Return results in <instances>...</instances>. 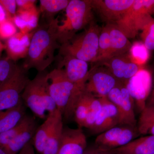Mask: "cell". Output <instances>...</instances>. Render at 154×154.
Masks as SVG:
<instances>
[{
  "mask_svg": "<svg viewBox=\"0 0 154 154\" xmlns=\"http://www.w3.org/2000/svg\"><path fill=\"white\" fill-rule=\"evenodd\" d=\"M59 23L58 19H54L34 30L22 66L26 70L35 69L38 72L44 71L54 60V53L59 47L57 36Z\"/></svg>",
  "mask_w": 154,
  "mask_h": 154,
  "instance_id": "obj_1",
  "label": "cell"
},
{
  "mask_svg": "<svg viewBox=\"0 0 154 154\" xmlns=\"http://www.w3.org/2000/svg\"><path fill=\"white\" fill-rule=\"evenodd\" d=\"M49 90L57 108L66 119L73 116L76 103L85 90V85L72 82L63 68H57L48 73Z\"/></svg>",
  "mask_w": 154,
  "mask_h": 154,
  "instance_id": "obj_2",
  "label": "cell"
},
{
  "mask_svg": "<svg viewBox=\"0 0 154 154\" xmlns=\"http://www.w3.org/2000/svg\"><path fill=\"white\" fill-rule=\"evenodd\" d=\"M48 73L45 71L38 72L28 82L22 95L25 105L42 119H46L57 109L50 94Z\"/></svg>",
  "mask_w": 154,
  "mask_h": 154,
  "instance_id": "obj_3",
  "label": "cell"
},
{
  "mask_svg": "<svg viewBox=\"0 0 154 154\" xmlns=\"http://www.w3.org/2000/svg\"><path fill=\"white\" fill-rule=\"evenodd\" d=\"M65 10V18L61 24L59 23L57 30L58 41L61 45L73 38L94 19L91 0H70Z\"/></svg>",
  "mask_w": 154,
  "mask_h": 154,
  "instance_id": "obj_4",
  "label": "cell"
},
{
  "mask_svg": "<svg viewBox=\"0 0 154 154\" xmlns=\"http://www.w3.org/2000/svg\"><path fill=\"white\" fill-rule=\"evenodd\" d=\"M88 26L82 33L61 45V55L71 56L88 63H95L102 28L94 21Z\"/></svg>",
  "mask_w": 154,
  "mask_h": 154,
  "instance_id": "obj_5",
  "label": "cell"
},
{
  "mask_svg": "<svg viewBox=\"0 0 154 154\" xmlns=\"http://www.w3.org/2000/svg\"><path fill=\"white\" fill-rule=\"evenodd\" d=\"M30 80L27 70L16 65L8 78L0 86V111L14 108L23 101L22 94Z\"/></svg>",
  "mask_w": 154,
  "mask_h": 154,
  "instance_id": "obj_6",
  "label": "cell"
},
{
  "mask_svg": "<svg viewBox=\"0 0 154 154\" xmlns=\"http://www.w3.org/2000/svg\"><path fill=\"white\" fill-rule=\"evenodd\" d=\"M154 14V0H135L123 18L114 23L128 38H134L149 16Z\"/></svg>",
  "mask_w": 154,
  "mask_h": 154,
  "instance_id": "obj_7",
  "label": "cell"
},
{
  "mask_svg": "<svg viewBox=\"0 0 154 154\" xmlns=\"http://www.w3.org/2000/svg\"><path fill=\"white\" fill-rule=\"evenodd\" d=\"M139 135L137 126L119 125L99 134L95 140V147L112 150L129 143Z\"/></svg>",
  "mask_w": 154,
  "mask_h": 154,
  "instance_id": "obj_8",
  "label": "cell"
},
{
  "mask_svg": "<svg viewBox=\"0 0 154 154\" xmlns=\"http://www.w3.org/2000/svg\"><path fill=\"white\" fill-rule=\"evenodd\" d=\"M107 99L114 104L119 115V125L136 126L134 100L124 83L119 82L111 90Z\"/></svg>",
  "mask_w": 154,
  "mask_h": 154,
  "instance_id": "obj_9",
  "label": "cell"
},
{
  "mask_svg": "<svg viewBox=\"0 0 154 154\" xmlns=\"http://www.w3.org/2000/svg\"><path fill=\"white\" fill-rule=\"evenodd\" d=\"M119 82L107 69L97 65L90 70L85 91L96 98L106 97Z\"/></svg>",
  "mask_w": 154,
  "mask_h": 154,
  "instance_id": "obj_10",
  "label": "cell"
},
{
  "mask_svg": "<svg viewBox=\"0 0 154 154\" xmlns=\"http://www.w3.org/2000/svg\"><path fill=\"white\" fill-rule=\"evenodd\" d=\"M97 66H104L120 82L126 84L128 80L144 68L133 62L128 52L116 56L97 63Z\"/></svg>",
  "mask_w": 154,
  "mask_h": 154,
  "instance_id": "obj_11",
  "label": "cell"
},
{
  "mask_svg": "<svg viewBox=\"0 0 154 154\" xmlns=\"http://www.w3.org/2000/svg\"><path fill=\"white\" fill-rule=\"evenodd\" d=\"M125 85L137 110L141 112L146 107L152 88L151 73L144 68L128 80Z\"/></svg>",
  "mask_w": 154,
  "mask_h": 154,
  "instance_id": "obj_12",
  "label": "cell"
},
{
  "mask_svg": "<svg viewBox=\"0 0 154 154\" xmlns=\"http://www.w3.org/2000/svg\"><path fill=\"white\" fill-rule=\"evenodd\" d=\"M135 0H91L92 8L107 23H114L125 16Z\"/></svg>",
  "mask_w": 154,
  "mask_h": 154,
  "instance_id": "obj_13",
  "label": "cell"
},
{
  "mask_svg": "<svg viewBox=\"0 0 154 154\" xmlns=\"http://www.w3.org/2000/svg\"><path fill=\"white\" fill-rule=\"evenodd\" d=\"M87 146V138L82 128L63 127L57 154H84Z\"/></svg>",
  "mask_w": 154,
  "mask_h": 154,
  "instance_id": "obj_14",
  "label": "cell"
},
{
  "mask_svg": "<svg viewBox=\"0 0 154 154\" xmlns=\"http://www.w3.org/2000/svg\"><path fill=\"white\" fill-rule=\"evenodd\" d=\"M102 108L91 130L100 134L119 125V115L117 108L107 97L100 98Z\"/></svg>",
  "mask_w": 154,
  "mask_h": 154,
  "instance_id": "obj_15",
  "label": "cell"
},
{
  "mask_svg": "<svg viewBox=\"0 0 154 154\" xmlns=\"http://www.w3.org/2000/svg\"><path fill=\"white\" fill-rule=\"evenodd\" d=\"M60 66L63 69L66 75L73 83L80 85H85L89 76L88 63L69 55H63Z\"/></svg>",
  "mask_w": 154,
  "mask_h": 154,
  "instance_id": "obj_16",
  "label": "cell"
},
{
  "mask_svg": "<svg viewBox=\"0 0 154 154\" xmlns=\"http://www.w3.org/2000/svg\"><path fill=\"white\" fill-rule=\"evenodd\" d=\"M32 33H17L6 42L5 48L8 58L13 61L25 58L28 54Z\"/></svg>",
  "mask_w": 154,
  "mask_h": 154,
  "instance_id": "obj_17",
  "label": "cell"
},
{
  "mask_svg": "<svg viewBox=\"0 0 154 154\" xmlns=\"http://www.w3.org/2000/svg\"><path fill=\"white\" fill-rule=\"evenodd\" d=\"M62 116L57 109L54 113L49 114L44 122L37 128L33 139V143L34 148L39 154H42L44 151L49 135L59 119Z\"/></svg>",
  "mask_w": 154,
  "mask_h": 154,
  "instance_id": "obj_18",
  "label": "cell"
},
{
  "mask_svg": "<svg viewBox=\"0 0 154 154\" xmlns=\"http://www.w3.org/2000/svg\"><path fill=\"white\" fill-rule=\"evenodd\" d=\"M106 25L110 36V51L109 58L129 52L132 44L128 38L115 24L107 23Z\"/></svg>",
  "mask_w": 154,
  "mask_h": 154,
  "instance_id": "obj_19",
  "label": "cell"
},
{
  "mask_svg": "<svg viewBox=\"0 0 154 154\" xmlns=\"http://www.w3.org/2000/svg\"><path fill=\"white\" fill-rule=\"evenodd\" d=\"M116 154H151L154 153V136L135 139L125 145L112 150Z\"/></svg>",
  "mask_w": 154,
  "mask_h": 154,
  "instance_id": "obj_20",
  "label": "cell"
},
{
  "mask_svg": "<svg viewBox=\"0 0 154 154\" xmlns=\"http://www.w3.org/2000/svg\"><path fill=\"white\" fill-rule=\"evenodd\" d=\"M39 11L36 7L28 11L17 10L12 21L23 33H28L38 25Z\"/></svg>",
  "mask_w": 154,
  "mask_h": 154,
  "instance_id": "obj_21",
  "label": "cell"
},
{
  "mask_svg": "<svg viewBox=\"0 0 154 154\" xmlns=\"http://www.w3.org/2000/svg\"><path fill=\"white\" fill-rule=\"evenodd\" d=\"M25 115L23 101L14 108L0 111V134L17 125Z\"/></svg>",
  "mask_w": 154,
  "mask_h": 154,
  "instance_id": "obj_22",
  "label": "cell"
},
{
  "mask_svg": "<svg viewBox=\"0 0 154 154\" xmlns=\"http://www.w3.org/2000/svg\"><path fill=\"white\" fill-rule=\"evenodd\" d=\"M37 128L36 120L33 118L19 135L4 148L5 150L9 154H17L33 140Z\"/></svg>",
  "mask_w": 154,
  "mask_h": 154,
  "instance_id": "obj_23",
  "label": "cell"
},
{
  "mask_svg": "<svg viewBox=\"0 0 154 154\" xmlns=\"http://www.w3.org/2000/svg\"><path fill=\"white\" fill-rule=\"evenodd\" d=\"M137 126L140 134L154 136V106L146 107L140 112Z\"/></svg>",
  "mask_w": 154,
  "mask_h": 154,
  "instance_id": "obj_24",
  "label": "cell"
},
{
  "mask_svg": "<svg viewBox=\"0 0 154 154\" xmlns=\"http://www.w3.org/2000/svg\"><path fill=\"white\" fill-rule=\"evenodd\" d=\"M70 0H40L39 12L48 18V21L54 19L52 17L66 8Z\"/></svg>",
  "mask_w": 154,
  "mask_h": 154,
  "instance_id": "obj_25",
  "label": "cell"
},
{
  "mask_svg": "<svg viewBox=\"0 0 154 154\" xmlns=\"http://www.w3.org/2000/svg\"><path fill=\"white\" fill-rule=\"evenodd\" d=\"M62 116L59 119L48 137L42 154H57L63 130Z\"/></svg>",
  "mask_w": 154,
  "mask_h": 154,
  "instance_id": "obj_26",
  "label": "cell"
},
{
  "mask_svg": "<svg viewBox=\"0 0 154 154\" xmlns=\"http://www.w3.org/2000/svg\"><path fill=\"white\" fill-rule=\"evenodd\" d=\"M33 116L25 115L22 120L14 127L0 134V146L5 148L15 139L33 119Z\"/></svg>",
  "mask_w": 154,
  "mask_h": 154,
  "instance_id": "obj_27",
  "label": "cell"
},
{
  "mask_svg": "<svg viewBox=\"0 0 154 154\" xmlns=\"http://www.w3.org/2000/svg\"><path fill=\"white\" fill-rule=\"evenodd\" d=\"M87 94L88 112L84 127L91 130L94 126L96 119L100 113L102 104L100 98H96L89 93H87Z\"/></svg>",
  "mask_w": 154,
  "mask_h": 154,
  "instance_id": "obj_28",
  "label": "cell"
},
{
  "mask_svg": "<svg viewBox=\"0 0 154 154\" xmlns=\"http://www.w3.org/2000/svg\"><path fill=\"white\" fill-rule=\"evenodd\" d=\"M149 51L142 42H136L132 44L128 54L133 62L144 66L149 57Z\"/></svg>",
  "mask_w": 154,
  "mask_h": 154,
  "instance_id": "obj_29",
  "label": "cell"
},
{
  "mask_svg": "<svg viewBox=\"0 0 154 154\" xmlns=\"http://www.w3.org/2000/svg\"><path fill=\"white\" fill-rule=\"evenodd\" d=\"M88 112V94L85 90L79 97L74 111L75 121L79 128L84 127Z\"/></svg>",
  "mask_w": 154,
  "mask_h": 154,
  "instance_id": "obj_30",
  "label": "cell"
},
{
  "mask_svg": "<svg viewBox=\"0 0 154 154\" xmlns=\"http://www.w3.org/2000/svg\"><path fill=\"white\" fill-rule=\"evenodd\" d=\"M110 51V43L109 32L105 25L101 30L99 35L98 54L95 63L100 62L109 57Z\"/></svg>",
  "mask_w": 154,
  "mask_h": 154,
  "instance_id": "obj_31",
  "label": "cell"
},
{
  "mask_svg": "<svg viewBox=\"0 0 154 154\" xmlns=\"http://www.w3.org/2000/svg\"><path fill=\"white\" fill-rule=\"evenodd\" d=\"M141 42L149 51L154 50V19L149 15L141 30Z\"/></svg>",
  "mask_w": 154,
  "mask_h": 154,
  "instance_id": "obj_32",
  "label": "cell"
},
{
  "mask_svg": "<svg viewBox=\"0 0 154 154\" xmlns=\"http://www.w3.org/2000/svg\"><path fill=\"white\" fill-rule=\"evenodd\" d=\"M17 33L16 25L12 20L7 19L0 24V38L8 39Z\"/></svg>",
  "mask_w": 154,
  "mask_h": 154,
  "instance_id": "obj_33",
  "label": "cell"
},
{
  "mask_svg": "<svg viewBox=\"0 0 154 154\" xmlns=\"http://www.w3.org/2000/svg\"><path fill=\"white\" fill-rule=\"evenodd\" d=\"M16 65L8 57L0 60V86L8 78Z\"/></svg>",
  "mask_w": 154,
  "mask_h": 154,
  "instance_id": "obj_34",
  "label": "cell"
},
{
  "mask_svg": "<svg viewBox=\"0 0 154 154\" xmlns=\"http://www.w3.org/2000/svg\"><path fill=\"white\" fill-rule=\"evenodd\" d=\"M0 4L7 15V19H12L16 16L17 5L15 0H0Z\"/></svg>",
  "mask_w": 154,
  "mask_h": 154,
  "instance_id": "obj_35",
  "label": "cell"
},
{
  "mask_svg": "<svg viewBox=\"0 0 154 154\" xmlns=\"http://www.w3.org/2000/svg\"><path fill=\"white\" fill-rule=\"evenodd\" d=\"M36 2L33 0H17L16 3L18 10L28 11L36 7L35 3Z\"/></svg>",
  "mask_w": 154,
  "mask_h": 154,
  "instance_id": "obj_36",
  "label": "cell"
},
{
  "mask_svg": "<svg viewBox=\"0 0 154 154\" xmlns=\"http://www.w3.org/2000/svg\"><path fill=\"white\" fill-rule=\"evenodd\" d=\"M34 148L32 140L20 150L19 154H35Z\"/></svg>",
  "mask_w": 154,
  "mask_h": 154,
  "instance_id": "obj_37",
  "label": "cell"
},
{
  "mask_svg": "<svg viewBox=\"0 0 154 154\" xmlns=\"http://www.w3.org/2000/svg\"><path fill=\"white\" fill-rule=\"evenodd\" d=\"M154 106V80L153 86L152 88V91L146 103V107Z\"/></svg>",
  "mask_w": 154,
  "mask_h": 154,
  "instance_id": "obj_38",
  "label": "cell"
},
{
  "mask_svg": "<svg viewBox=\"0 0 154 154\" xmlns=\"http://www.w3.org/2000/svg\"><path fill=\"white\" fill-rule=\"evenodd\" d=\"M7 19V15H6L5 12L0 4V24Z\"/></svg>",
  "mask_w": 154,
  "mask_h": 154,
  "instance_id": "obj_39",
  "label": "cell"
},
{
  "mask_svg": "<svg viewBox=\"0 0 154 154\" xmlns=\"http://www.w3.org/2000/svg\"><path fill=\"white\" fill-rule=\"evenodd\" d=\"M95 151L94 154H116L112 151H102L98 149L95 147Z\"/></svg>",
  "mask_w": 154,
  "mask_h": 154,
  "instance_id": "obj_40",
  "label": "cell"
},
{
  "mask_svg": "<svg viewBox=\"0 0 154 154\" xmlns=\"http://www.w3.org/2000/svg\"><path fill=\"white\" fill-rule=\"evenodd\" d=\"M95 147L86 149L84 154H94L95 151Z\"/></svg>",
  "mask_w": 154,
  "mask_h": 154,
  "instance_id": "obj_41",
  "label": "cell"
},
{
  "mask_svg": "<svg viewBox=\"0 0 154 154\" xmlns=\"http://www.w3.org/2000/svg\"><path fill=\"white\" fill-rule=\"evenodd\" d=\"M0 154H9L3 147L0 146Z\"/></svg>",
  "mask_w": 154,
  "mask_h": 154,
  "instance_id": "obj_42",
  "label": "cell"
},
{
  "mask_svg": "<svg viewBox=\"0 0 154 154\" xmlns=\"http://www.w3.org/2000/svg\"><path fill=\"white\" fill-rule=\"evenodd\" d=\"M4 48H5V45H3L2 44V42H0V53H1L2 51Z\"/></svg>",
  "mask_w": 154,
  "mask_h": 154,
  "instance_id": "obj_43",
  "label": "cell"
},
{
  "mask_svg": "<svg viewBox=\"0 0 154 154\" xmlns=\"http://www.w3.org/2000/svg\"><path fill=\"white\" fill-rule=\"evenodd\" d=\"M151 154H154V153H152Z\"/></svg>",
  "mask_w": 154,
  "mask_h": 154,
  "instance_id": "obj_44",
  "label": "cell"
}]
</instances>
